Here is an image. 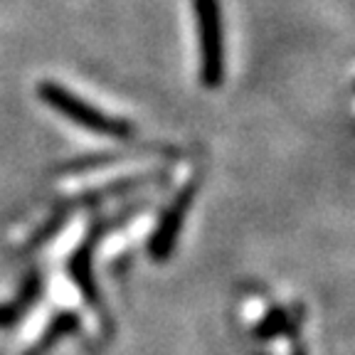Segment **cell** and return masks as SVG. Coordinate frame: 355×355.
Here are the masks:
<instances>
[{
  "instance_id": "7a4b0ae2",
  "label": "cell",
  "mask_w": 355,
  "mask_h": 355,
  "mask_svg": "<svg viewBox=\"0 0 355 355\" xmlns=\"http://www.w3.org/2000/svg\"><path fill=\"white\" fill-rule=\"evenodd\" d=\"M200 35V82L207 89L222 87L225 79V28L220 0H193Z\"/></svg>"
},
{
  "instance_id": "52a82bcc",
  "label": "cell",
  "mask_w": 355,
  "mask_h": 355,
  "mask_svg": "<svg viewBox=\"0 0 355 355\" xmlns=\"http://www.w3.org/2000/svg\"><path fill=\"white\" fill-rule=\"evenodd\" d=\"M296 331V323L291 321L286 309H272L257 323L254 328V338L259 340H272L277 336H286V333H294Z\"/></svg>"
},
{
  "instance_id": "ba28073f",
  "label": "cell",
  "mask_w": 355,
  "mask_h": 355,
  "mask_svg": "<svg viewBox=\"0 0 355 355\" xmlns=\"http://www.w3.org/2000/svg\"><path fill=\"white\" fill-rule=\"evenodd\" d=\"M294 355H306L304 345H299V343H296V345H294Z\"/></svg>"
},
{
  "instance_id": "6da1fadb",
  "label": "cell",
  "mask_w": 355,
  "mask_h": 355,
  "mask_svg": "<svg viewBox=\"0 0 355 355\" xmlns=\"http://www.w3.org/2000/svg\"><path fill=\"white\" fill-rule=\"evenodd\" d=\"M37 96L42 99V104H47L50 109H55L57 114L67 116L72 123L87 128V131L111 136V139H128L133 133V126L126 119L109 116V114H104L101 109H96V106H92L89 101H84L82 96H77L74 92H69L67 87H62L60 82H52V79L40 82Z\"/></svg>"
},
{
  "instance_id": "3957f363",
  "label": "cell",
  "mask_w": 355,
  "mask_h": 355,
  "mask_svg": "<svg viewBox=\"0 0 355 355\" xmlns=\"http://www.w3.org/2000/svg\"><path fill=\"white\" fill-rule=\"evenodd\" d=\"M195 190H198L195 183L185 185V188L175 195V200H173L171 205L163 210L161 222H158V227L153 230V234H150V239H148V254L153 261H166L168 257L173 254L178 237H180V230H183V225H185V215H188L190 205H193Z\"/></svg>"
},
{
  "instance_id": "5b68a950",
  "label": "cell",
  "mask_w": 355,
  "mask_h": 355,
  "mask_svg": "<svg viewBox=\"0 0 355 355\" xmlns=\"http://www.w3.org/2000/svg\"><path fill=\"white\" fill-rule=\"evenodd\" d=\"M79 326V318L74 316L72 311H62V313H55V318L50 321V326L44 328V333L40 336V340L28 350L25 355H44L47 350H52L62 338H64L67 333L77 331Z\"/></svg>"
},
{
  "instance_id": "8992f818",
  "label": "cell",
  "mask_w": 355,
  "mask_h": 355,
  "mask_svg": "<svg viewBox=\"0 0 355 355\" xmlns=\"http://www.w3.org/2000/svg\"><path fill=\"white\" fill-rule=\"evenodd\" d=\"M150 178H139V175H131V178H123V180H116V183L111 185H104V188H96V190H89L84 193L82 198H74L69 200L64 207H82V205H94V202H101V200H109L114 195H121V193H128L133 188H141V185L148 183Z\"/></svg>"
},
{
  "instance_id": "277c9868",
  "label": "cell",
  "mask_w": 355,
  "mask_h": 355,
  "mask_svg": "<svg viewBox=\"0 0 355 355\" xmlns=\"http://www.w3.org/2000/svg\"><path fill=\"white\" fill-rule=\"evenodd\" d=\"M104 227L106 225L96 222L94 227H92V232L87 234V239H84V244H79L77 250H74V254L69 257V264H67L69 277L77 284L84 301H87L92 309H101V291L94 279V247H96V242H99Z\"/></svg>"
}]
</instances>
